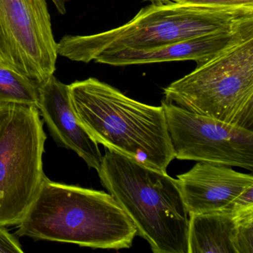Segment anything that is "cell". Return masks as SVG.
I'll return each instance as SVG.
<instances>
[{
  "label": "cell",
  "mask_w": 253,
  "mask_h": 253,
  "mask_svg": "<svg viewBox=\"0 0 253 253\" xmlns=\"http://www.w3.org/2000/svg\"><path fill=\"white\" fill-rule=\"evenodd\" d=\"M69 88L80 123L98 144L167 171L175 158L162 106L140 103L96 78L75 81Z\"/></svg>",
  "instance_id": "6da1fadb"
},
{
  "label": "cell",
  "mask_w": 253,
  "mask_h": 253,
  "mask_svg": "<svg viewBox=\"0 0 253 253\" xmlns=\"http://www.w3.org/2000/svg\"><path fill=\"white\" fill-rule=\"evenodd\" d=\"M16 235L93 249H128L137 233L111 194L63 184L45 176Z\"/></svg>",
  "instance_id": "7a4b0ae2"
},
{
  "label": "cell",
  "mask_w": 253,
  "mask_h": 253,
  "mask_svg": "<svg viewBox=\"0 0 253 253\" xmlns=\"http://www.w3.org/2000/svg\"><path fill=\"white\" fill-rule=\"evenodd\" d=\"M250 27L253 7L152 2L120 27L95 35L63 37L57 51L72 61L88 63L107 51L152 49L195 37Z\"/></svg>",
  "instance_id": "3957f363"
},
{
  "label": "cell",
  "mask_w": 253,
  "mask_h": 253,
  "mask_svg": "<svg viewBox=\"0 0 253 253\" xmlns=\"http://www.w3.org/2000/svg\"><path fill=\"white\" fill-rule=\"evenodd\" d=\"M97 171L154 253H187L189 217L175 179L110 150Z\"/></svg>",
  "instance_id": "277c9868"
},
{
  "label": "cell",
  "mask_w": 253,
  "mask_h": 253,
  "mask_svg": "<svg viewBox=\"0 0 253 253\" xmlns=\"http://www.w3.org/2000/svg\"><path fill=\"white\" fill-rule=\"evenodd\" d=\"M164 96L197 115L253 130V38L171 83Z\"/></svg>",
  "instance_id": "5b68a950"
},
{
  "label": "cell",
  "mask_w": 253,
  "mask_h": 253,
  "mask_svg": "<svg viewBox=\"0 0 253 253\" xmlns=\"http://www.w3.org/2000/svg\"><path fill=\"white\" fill-rule=\"evenodd\" d=\"M45 140L38 107L0 105V226H17L36 199Z\"/></svg>",
  "instance_id": "8992f818"
},
{
  "label": "cell",
  "mask_w": 253,
  "mask_h": 253,
  "mask_svg": "<svg viewBox=\"0 0 253 253\" xmlns=\"http://www.w3.org/2000/svg\"><path fill=\"white\" fill-rule=\"evenodd\" d=\"M57 48L46 0H0V60L41 84L56 71Z\"/></svg>",
  "instance_id": "52a82bcc"
},
{
  "label": "cell",
  "mask_w": 253,
  "mask_h": 253,
  "mask_svg": "<svg viewBox=\"0 0 253 253\" xmlns=\"http://www.w3.org/2000/svg\"><path fill=\"white\" fill-rule=\"evenodd\" d=\"M174 158L253 170V130L162 100Z\"/></svg>",
  "instance_id": "ba28073f"
},
{
  "label": "cell",
  "mask_w": 253,
  "mask_h": 253,
  "mask_svg": "<svg viewBox=\"0 0 253 253\" xmlns=\"http://www.w3.org/2000/svg\"><path fill=\"white\" fill-rule=\"evenodd\" d=\"M175 180L189 216L253 211L252 174L238 172L227 166L198 162Z\"/></svg>",
  "instance_id": "9c48e42d"
},
{
  "label": "cell",
  "mask_w": 253,
  "mask_h": 253,
  "mask_svg": "<svg viewBox=\"0 0 253 253\" xmlns=\"http://www.w3.org/2000/svg\"><path fill=\"white\" fill-rule=\"evenodd\" d=\"M252 38L253 27L246 28L195 37L152 49L107 51L96 56L93 61L113 66H126L192 60L196 62L197 67H199Z\"/></svg>",
  "instance_id": "30bf717a"
},
{
  "label": "cell",
  "mask_w": 253,
  "mask_h": 253,
  "mask_svg": "<svg viewBox=\"0 0 253 253\" xmlns=\"http://www.w3.org/2000/svg\"><path fill=\"white\" fill-rule=\"evenodd\" d=\"M39 93L38 109L56 143L74 151L89 168L98 169L103 155L98 143L85 131L75 114L69 85L53 75L39 84Z\"/></svg>",
  "instance_id": "8fae6325"
},
{
  "label": "cell",
  "mask_w": 253,
  "mask_h": 253,
  "mask_svg": "<svg viewBox=\"0 0 253 253\" xmlns=\"http://www.w3.org/2000/svg\"><path fill=\"white\" fill-rule=\"evenodd\" d=\"M189 217L187 253H253V211Z\"/></svg>",
  "instance_id": "7c38bea8"
},
{
  "label": "cell",
  "mask_w": 253,
  "mask_h": 253,
  "mask_svg": "<svg viewBox=\"0 0 253 253\" xmlns=\"http://www.w3.org/2000/svg\"><path fill=\"white\" fill-rule=\"evenodd\" d=\"M39 84L0 60V105L6 103L38 108Z\"/></svg>",
  "instance_id": "4fadbf2b"
},
{
  "label": "cell",
  "mask_w": 253,
  "mask_h": 253,
  "mask_svg": "<svg viewBox=\"0 0 253 253\" xmlns=\"http://www.w3.org/2000/svg\"><path fill=\"white\" fill-rule=\"evenodd\" d=\"M148 1L152 2H174V3L223 7V8L253 7V0H148Z\"/></svg>",
  "instance_id": "5bb4252c"
},
{
  "label": "cell",
  "mask_w": 253,
  "mask_h": 253,
  "mask_svg": "<svg viewBox=\"0 0 253 253\" xmlns=\"http://www.w3.org/2000/svg\"><path fill=\"white\" fill-rule=\"evenodd\" d=\"M23 253L24 251L17 238L6 228L0 226V253Z\"/></svg>",
  "instance_id": "9a60e30c"
},
{
  "label": "cell",
  "mask_w": 253,
  "mask_h": 253,
  "mask_svg": "<svg viewBox=\"0 0 253 253\" xmlns=\"http://www.w3.org/2000/svg\"><path fill=\"white\" fill-rule=\"evenodd\" d=\"M55 5L57 11L61 14H65L66 13V7H65V3H66V0H51Z\"/></svg>",
  "instance_id": "2e32d148"
}]
</instances>
